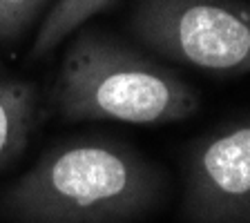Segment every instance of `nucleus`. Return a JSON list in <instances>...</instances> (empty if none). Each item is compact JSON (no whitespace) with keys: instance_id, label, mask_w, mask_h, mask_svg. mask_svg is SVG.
<instances>
[{"instance_id":"1","label":"nucleus","mask_w":250,"mask_h":223,"mask_svg":"<svg viewBox=\"0 0 250 223\" xmlns=\"http://www.w3.org/2000/svg\"><path fill=\"white\" fill-rule=\"evenodd\" d=\"M167 177L109 136H76L49 147L0 192L16 223H132L166 201Z\"/></svg>"},{"instance_id":"2","label":"nucleus","mask_w":250,"mask_h":223,"mask_svg":"<svg viewBox=\"0 0 250 223\" xmlns=\"http://www.w3.org/2000/svg\"><path fill=\"white\" fill-rule=\"evenodd\" d=\"M52 105L65 121L166 125L190 119L201 96L177 72L119 38L78 29L62 54Z\"/></svg>"},{"instance_id":"3","label":"nucleus","mask_w":250,"mask_h":223,"mask_svg":"<svg viewBox=\"0 0 250 223\" xmlns=\"http://www.w3.org/2000/svg\"><path fill=\"white\" fill-rule=\"evenodd\" d=\"M130 31L143 47L214 76L250 74V2L136 0Z\"/></svg>"},{"instance_id":"4","label":"nucleus","mask_w":250,"mask_h":223,"mask_svg":"<svg viewBox=\"0 0 250 223\" xmlns=\"http://www.w3.org/2000/svg\"><path fill=\"white\" fill-rule=\"evenodd\" d=\"M181 210L190 223H250V116L226 121L188 147Z\"/></svg>"},{"instance_id":"5","label":"nucleus","mask_w":250,"mask_h":223,"mask_svg":"<svg viewBox=\"0 0 250 223\" xmlns=\"http://www.w3.org/2000/svg\"><path fill=\"white\" fill-rule=\"evenodd\" d=\"M38 89L22 78H0V172L25 152L38 123Z\"/></svg>"},{"instance_id":"6","label":"nucleus","mask_w":250,"mask_h":223,"mask_svg":"<svg viewBox=\"0 0 250 223\" xmlns=\"http://www.w3.org/2000/svg\"><path fill=\"white\" fill-rule=\"evenodd\" d=\"M114 2L116 0H56L38 27L31 45V56H47L65 38L74 36V31H78L87 20Z\"/></svg>"},{"instance_id":"7","label":"nucleus","mask_w":250,"mask_h":223,"mask_svg":"<svg viewBox=\"0 0 250 223\" xmlns=\"http://www.w3.org/2000/svg\"><path fill=\"white\" fill-rule=\"evenodd\" d=\"M47 5L49 0H0V42L21 38Z\"/></svg>"}]
</instances>
